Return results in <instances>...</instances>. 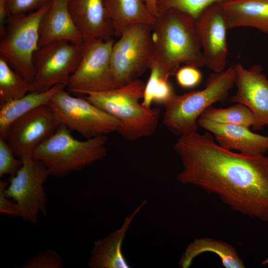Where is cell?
<instances>
[{"instance_id":"obj_1","label":"cell","mask_w":268,"mask_h":268,"mask_svg":"<svg viewBox=\"0 0 268 268\" xmlns=\"http://www.w3.org/2000/svg\"><path fill=\"white\" fill-rule=\"evenodd\" d=\"M183 166L177 180L218 196L239 213L268 222V157L224 148L209 132L180 136L174 146Z\"/></svg>"},{"instance_id":"obj_2","label":"cell","mask_w":268,"mask_h":268,"mask_svg":"<svg viewBox=\"0 0 268 268\" xmlns=\"http://www.w3.org/2000/svg\"><path fill=\"white\" fill-rule=\"evenodd\" d=\"M153 60L167 73L175 74L181 64L204 66L195 19L176 9L158 13L152 26Z\"/></svg>"},{"instance_id":"obj_3","label":"cell","mask_w":268,"mask_h":268,"mask_svg":"<svg viewBox=\"0 0 268 268\" xmlns=\"http://www.w3.org/2000/svg\"><path fill=\"white\" fill-rule=\"evenodd\" d=\"M145 85L136 79L115 89L88 93L85 98L119 121L117 132L123 138L134 140L153 134L159 122L160 109L140 102Z\"/></svg>"},{"instance_id":"obj_4","label":"cell","mask_w":268,"mask_h":268,"mask_svg":"<svg viewBox=\"0 0 268 268\" xmlns=\"http://www.w3.org/2000/svg\"><path fill=\"white\" fill-rule=\"evenodd\" d=\"M236 66L214 72L207 78L204 87L182 95L174 93L163 105V123L172 133L183 136L197 132L198 120L202 113L227 95L235 84Z\"/></svg>"},{"instance_id":"obj_5","label":"cell","mask_w":268,"mask_h":268,"mask_svg":"<svg viewBox=\"0 0 268 268\" xmlns=\"http://www.w3.org/2000/svg\"><path fill=\"white\" fill-rule=\"evenodd\" d=\"M107 138L102 135L77 140L61 124L32 156L44 165L49 176L62 177L103 159L107 154Z\"/></svg>"},{"instance_id":"obj_6","label":"cell","mask_w":268,"mask_h":268,"mask_svg":"<svg viewBox=\"0 0 268 268\" xmlns=\"http://www.w3.org/2000/svg\"><path fill=\"white\" fill-rule=\"evenodd\" d=\"M50 2L32 12L10 15L0 38V57L31 83L35 76L33 58L39 47L41 23Z\"/></svg>"},{"instance_id":"obj_7","label":"cell","mask_w":268,"mask_h":268,"mask_svg":"<svg viewBox=\"0 0 268 268\" xmlns=\"http://www.w3.org/2000/svg\"><path fill=\"white\" fill-rule=\"evenodd\" d=\"M153 25L136 24L126 28L113 45L111 66L118 87L142 75L154 58Z\"/></svg>"},{"instance_id":"obj_8","label":"cell","mask_w":268,"mask_h":268,"mask_svg":"<svg viewBox=\"0 0 268 268\" xmlns=\"http://www.w3.org/2000/svg\"><path fill=\"white\" fill-rule=\"evenodd\" d=\"M63 87L52 97L49 105L61 124L86 139L118 131L120 123L85 97L72 96Z\"/></svg>"},{"instance_id":"obj_9","label":"cell","mask_w":268,"mask_h":268,"mask_svg":"<svg viewBox=\"0 0 268 268\" xmlns=\"http://www.w3.org/2000/svg\"><path fill=\"white\" fill-rule=\"evenodd\" d=\"M83 43L56 41L39 47L34 54L35 78L30 92L47 91L57 85L67 87L80 61Z\"/></svg>"},{"instance_id":"obj_10","label":"cell","mask_w":268,"mask_h":268,"mask_svg":"<svg viewBox=\"0 0 268 268\" xmlns=\"http://www.w3.org/2000/svg\"><path fill=\"white\" fill-rule=\"evenodd\" d=\"M21 160V168L15 176L10 177L4 193L15 201L18 216L36 224L39 212L47 214L44 184L49 175L44 165L32 155Z\"/></svg>"},{"instance_id":"obj_11","label":"cell","mask_w":268,"mask_h":268,"mask_svg":"<svg viewBox=\"0 0 268 268\" xmlns=\"http://www.w3.org/2000/svg\"><path fill=\"white\" fill-rule=\"evenodd\" d=\"M114 42L111 39L83 42L80 61L67 86L69 91L86 95L119 87L115 82L111 66Z\"/></svg>"},{"instance_id":"obj_12","label":"cell","mask_w":268,"mask_h":268,"mask_svg":"<svg viewBox=\"0 0 268 268\" xmlns=\"http://www.w3.org/2000/svg\"><path fill=\"white\" fill-rule=\"evenodd\" d=\"M49 105L37 107L14 121L5 140L20 159L32 155L35 149L50 137L61 125Z\"/></svg>"},{"instance_id":"obj_13","label":"cell","mask_w":268,"mask_h":268,"mask_svg":"<svg viewBox=\"0 0 268 268\" xmlns=\"http://www.w3.org/2000/svg\"><path fill=\"white\" fill-rule=\"evenodd\" d=\"M204 66L214 72L225 69L228 55L225 15L220 3L209 6L195 19Z\"/></svg>"},{"instance_id":"obj_14","label":"cell","mask_w":268,"mask_h":268,"mask_svg":"<svg viewBox=\"0 0 268 268\" xmlns=\"http://www.w3.org/2000/svg\"><path fill=\"white\" fill-rule=\"evenodd\" d=\"M235 66L237 91L229 101L247 106L256 121L252 129L262 130L268 127V79L261 66L254 65L246 68L238 63Z\"/></svg>"},{"instance_id":"obj_15","label":"cell","mask_w":268,"mask_h":268,"mask_svg":"<svg viewBox=\"0 0 268 268\" xmlns=\"http://www.w3.org/2000/svg\"><path fill=\"white\" fill-rule=\"evenodd\" d=\"M197 123L212 134L217 143L224 148L248 154H264L268 151V135L255 133L250 128L215 123L201 117Z\"/></svg>"},{"instance_id":"obj_16","label":"cell","mask_w":268,"mask_h":268,"mask_svg":"<svg viewBox=\"0 0 268 268\" xmlns=\"http://www.w3.org/2000/svg\"><path fill=\"white\" fill-rule=\"evenodd\" d=\"M69 9L84 42L112 39L114 32L106 14L104 0H70Z\"/></svg>"},{"instance_id":"obj_17","label":"cell","mask_w":268,"mask_h":268,"mask_svg":"<svg viewBox=\"0 0 268 268\" xmlns=\"http://www.w3.org/2000/svg\"><path fill=\"white\" fill-rule=\"evenodd\" d=\"M70 0H51L41 23L39 47L59 40L82 44L83 38L71 15Z\"/></svg>"},{"instance_id":"obj_18","label":"cell","mask_w":268,"mask_h":268,"mask_svg":"<svg viewBox=\"0 0 268 268\" xmlns=\"http://www.w3.org/2000/svg\"><path fill=\"white\" fill-rule=\"evenodd\" d=\"M147 203L143 201L128 217H127L122 226L113 232L106 237L95 242L88 266L91 268H129L123 255L122 246L126 232L131 221Z\"/></svg>"},{"instance_id":"obj_19","label":"cell","mask_w":268,"mask_h":268,"mask_svg":"<svg viewBox=\"0 0 268 268\" xmlns=\"http://www.w3.org/2000/svg\"><path fill=\"white\" fill-rule=\"evenodd\" d=\"M220 5L229 29L251 27L268 35V0H229Z\"/></svg>"},{"instance_id":"obj_20","label":"cell","mask_w":268,"mask_h":268,"mask_svg":"<svg viewBox=\"0 0 268 268\" xmlns=\"http://www.w3.org/2000/svg\"><path fill=\"white\" fill-rule=\"evenodd\" d=\"M107 17L114 35L120 37L128 27L136 24L154 25L156 17L148 11L145 0H104Z\"/></svg>"},{"instance_id":"obj_21","label":"cell","mask_w":268,"mask_h":268,"mask_svg":"<svg viewBox=\"0 0 268 268\" xmlns=\"http://www.w3.org/2000/svg\"><path fill=\"white\" fill-rule=\"evenodd\" d=\"M205 252H211L217 255L225 268L245 267L233 246L222 241L210 238L195 239L187 247L179 261V266L182 268H188L196 257Z\"/></svg>"},{"instance_id":"obj_22","label":"cell","mask_w":268,"mask_h":268,"mask_svg":"<svg viewBox=\"0 0 268 268\" xmlns=\"http://www.w3.org/2000/svg\"><path fill=\"white\" fill-rule=\"evenodd\" d=\"M63 87L66 86L59 84L44 92H29L0 107V137L5 139L9 127L16 119L37 107L49 105L55 93Z\"/></svg>"},{"instance_id":"obj_23","label":"cell","mask_w":268,"mask_h":268,"mask_svg":"<svg viewBox=\"0 0 268 268\" xmlns=\"http://www.w3.org/2000/svg\"><path fill=\"white\" fill-rule=\"evenodd\" d=\"M149 69L150 74L145 85L142 105L145 108H151L153 102L163 104L175 93L169 81L170 75L165 71L153 60Z\"/></svg>"},{"instance_id":"obj_24","label":"cell","mask_w":268,"mask_h":268,"mask_svg":"<svg viewBox=\"0 0 268 268\" xmlns=\"http://www.w3.org/2000/svg\"><path fill=\"white\" fill-rule=\"evenodd\" d=\"M32 84L0 57V107L31 92Z\"/></svg>"},{"instance_id":"obj_25","label":"cell","mask_w":268,"mask_h":268,"mask_svg":"<svg viewBox=\"0 0 268 268\" xmlns=\"http://www.w3.org/2000/svg\"><path fill=\"white\" fill-rule=\"evenodd\" d=\"M200 117L215 123L238 125L248 128H253L256 123L251 110L240 103L226 108H217L211 106Z\"/></svg>"},{"instance_id":"obj_26","label":"cell","mask_w":268,"mask_h":268,"mask_svg":"<svg viewBox=\"0 0 268 268\" xmlns=\"http://www.w3.org/2000/svg\"><path fill=\"white\" fill-rule=\"evenodd\" d=\"M228 0H157L158 14L165 10L173 8L186 12L196 19L211 5Z\"/></svg>"},{"instance_id":"obj_27","label":"cell","mask_w":268,"mask_h":268,"mask_svg":"<svg viewBox=\"0 0 268 268\" xmlns=\"http://www.w3.org/2000/svg\"><path fill=\"white\" fill-rule=\"evenodd\" d=\"M22 164V160L15 156L6 140L0 137V177L15 176Z\"/></svg>"},{"instance_id":"obj_28","label":"cell","mask_w":268,"mask_h":268,"mask_svg":"<svg viewBox=\"0 0 268 268\" xmlns=\"http://www.w3.org/2000/svg\"><path fill=\"white\" fill-rule=\"evenodd\" d=\"M62 257L53 250L40 252L26 262L22 268H62Z\"/></svg>"},{"instance_id":"obj_29","label":"cell","mask_w":268,"mask_h":268,"mask_svg":"<svg viewBox=\"0 0 268 268\" xmlns=\"http://www.w3.org/2000/svg\"><path fill=\"white\" fill-rule=\"evenodd\" d=\"M178 85L184 88H192L198 85L202 79V74L199 67L185 65L179 68L176 73Z\"/></svg>"},{"instance_id":"obj_30","label":"cell","mask_w":268,"mask_h":268,"mask_svg":"<svg viewBox=\"0 0 268 268\" xmlns=\"http://www.w3.org/2000/svg\"><path fill=\"white\" fill-rule=\"evenodd\" d=\"M51 0H7L9 16L36 10Z\"/></svg>"},{"instance_id":"obj_31","label":"cell","mask_w":268,"mask_h":268,"mask_svg":"<svg viewBox=\"0 0 268 268\" xmlns=\"http://www.w3.org/2000/svg\"><path fill=\"white\" fill-rule=\"evenodd\" d=\"M8 183L1 179L0 181V212L11 216H18L19 213L15 201L6 197L4 190Z\"/></svg>"},{"instance_id":"obj_32","label":"cell","mask_w":268,"mask_h":268,"mask_svg":"<svg viewBox=\"0 0 268 268\" xmlns=\"http://www.w3.org/2000/svg\"><path fill=\"white\" fill-rule=\"evenodd\" d=\"M8 6L7 0H0V36L4 34L6 24L8 17Z\"/></svg>"},{"instance_id":"obj_33","label":"cell","mask_w":268,"mask_h":268,"mask_svg":"<svg viewBox=\"0 0 268 268\" xmlns=\"http://www.w3.org/2000/svg\"><path fill=\"white\" fill-rule=\"evenodd\" d=\"M157 2V0H145L146 6L148 11L155 17L158 15Z\"/></svg>"},{"instance_id":"obj_34","label":"cell","mask_w":268,"mask_h":268,"mask_svg":"<svg viewBox=\"0 0 268 268\" xmlns=\"http://www.w3.org/2000/svg\"><path fill=\"white\" fill-rule=\"evenodd\" d=\"M262 264L263 265H268V258L265 259L263 262Z\"/></svg>"}]
</instances>
